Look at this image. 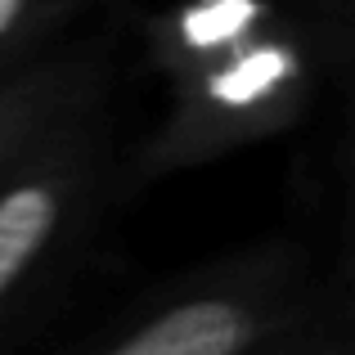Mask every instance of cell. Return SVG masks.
Returning <instances> with one entry per match:
<instances>
[{"label": "cell", "mask_w": 355, "mask_h": 355, "mask_svg": "<svg viewBox=\"0 0 355 355\" xmlns=\"http://www.w3.org/2000/svg\"><path fill=\"white\" fill-rule=\"evenodd\" d=\"M257 333V306L239 297H189L121 338L108 355H243Z\"/></svg>", "instance_id": "6da1fadb"}, {"label": "cell", "mask_w": 355, "mask_h": 355, "mask_svg": "<svg viewBox=\"0 0 355 355\" xmlns=\"http://www.w3.org/2000/svg\"><path fill=\"white\" fill-rule=\"evenodd\" d=\"M68 166H41V171L14 180L9 189H0V302L54 243L63 216H68Z\"/></svg>", "instance_id": "7a4b0ae2"}, {"label": "cell", "mask_w": 355, "mask_h": 355, "mask_svg": "<svg viewBox=\"0 0 355 355\" xmlns=\"http://www.w3.org/2000/svg\"><path fill=\"white\" fill-rule=\"evenodd\" d=\"M72 0H0V54L45 27L54 14H63Z\"/></svg>", "instance_id": "3957f363"}, {"label": "cell", "mask_w": 355, "mask_h": 355, "mask_svg": "<svg viewBox=\"0 0 355 355\" xmlns=\"http://www.w3.org/2000/svg\"><path fill=\"white\" fill-rule=\"evenodd\" d=\"M23 121H27V108H0V157L14 148V139H18V130H23Z\"/></svg>", "instance_id": "277c9868"}]
</instances>
